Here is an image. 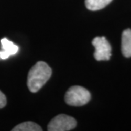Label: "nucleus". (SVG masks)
<instances>
[{
    "mask_svg": "<svg viewBox=\"0 0 131 131\" xmlns=\"http://www.w3.org/2000/svg\"><path fill=\"white\" fill-rule=\"evenodd\" d=\"M52 70L45 62L39 61L30 69L27 85L31 93H37L50 78Z\"/></svg>",
    "mask_w": 131,
    "mask_h": 131,
    "instance_id": "obj_1",
    "label": "nucleus"
},
{
    "mask_svg": "<svg viewBox=\"0 0 131 131\" xmlns=\"http://www.w3.org/2000/svg\"><path fill=\"white\" fill-rule=\"evenodd\" d=\"M90 93L81 86L71 87L65 95L66 103L70 106H81L88 103L90 100Z\"/></svg>",
    "mask_w": 131,
    "mask_h": 131,
    "instance_id": "obj_2",
    "label": "nucleus"
},
{
    "mask_svg": "<svg viewBox=\"0 0 131 131\" xmlns=\"http://www.w3.org/2000/svg\"><path fill=\"white\" fill-rule=\"evenodd\" d=\"M77 126L74 118L66 115L59 114L55 117L47 125L49 131H69L73 130Z\"/></svg>",
    "mask_w": 131,
    "mask_h": 131,
    "instance_id": "obj_3",
    "label": "nucleus"
},
{
    "mask_svg": "<svg viewBox=\"0 0 131 131\" xmlns=\"http://www.w3.org/2000/svg\"><path fill=\"white\" fill-rule=\"evenodd\" d=\"M95 51L94 57L96 61H108L112 56V47L104 37H97L92 41Z\"/></svg>",
    "mask_w": 131,
    "mask_h": 131,
    "instance_id": "obj_4",
    "label": "nucleus"
},
{
    "mask_svg": "<svg viewBox=\"0 0 131 131\" xmlns=\"http://www.w3.org/2000/svg\"><path fill=\"white\" fill-rule=\"evenodd\" d=\"M2 50H0V60L7 59L10 56L15 55L19 50V47L13 42L4 38L1 40Z\"/></svg>",
    "mask_w": 131,
    "mask_h": 131,
    "instance_id": "obj_5",
    "label": "nucleus"
},
{
    "mask_svg": "<svg viewBox=\"0 0 131 131\" xmlns=\"http://www.w3.org/2000/svg\"><path fill=\"white\" fill-rule=\"evenodd\" d=\"M121 49L124 56L131 57V29H125L122 32Z\"/></svg>",
    "mask_w": 131,
    "mask_h": 131,
    "instance_id": "obj_6",
    "label": "nucleus"
},
{
    "mask_svg": "<svg viewBox=\"0 0 131 131\" xmlns=\"http://www.w3.org/2000/svg\"><path fill=\"white\" fill-rule=\"evenodd\" d=\"M112 0H85L86 7L91 11H96L106 7Z\"/></svg>",
    "mask_w": 131,
    "mask_h": 131,
    "instance_id": "obj_7",
    "label": "nucleus"
},
{
    "mask_svg": "<svg viewBox=\"0 0 131 131\" xmlns=\"http://www.w3.org/2000/svg\"><path fill=\"white\" fill-rule=\"evenodd\" d=\"M13 131H42L39 125L33 122H25L19 124L12 130Z\"/></svg>",
    "mask_w": 131,
    "mask_h": 131,
    "instance_id": "obj_8",
    "label": "nucleus"
},
{
    "mask_svg": "<svg viewBox=\"0 0 131 131\" xmlns=\"http://www.w3.org/2000/svg\"><path fill=\"white\" fill-rule=\"evenodd\" d=\"M7 104V99L4 94L0 91V108H2Z\"/></svg>",
    "mask_w": 131,
    "mask_h": 131,
    "instance_id": "obj_9",
    "label": "nucleus"
}]
</instances>
